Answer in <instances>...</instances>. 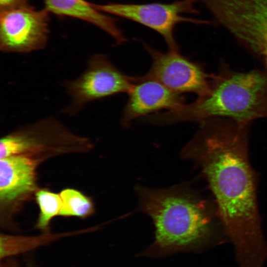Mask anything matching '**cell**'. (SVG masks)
I'll use <instances>...</instances> for the list:
<instances>
[{
	"mask_svg": "<svg viewBox=\"0 0 267 267\" xmlns=\"http://www.w3.org/2000/svg\"><path fill=\"white\" fill-rule=\"evenodd\" d=\"M200 124L182 156L194 162L206 179L239 267H263L267 244L248 156L250 124L216 118Z\"/></svg>",
	"mask_w": 267,
	"mask_h": 267,
	"instance_id": "obj_1",
	"label": "cell"
},
{
	"mask_svg": "<svg viewBox=\"0 0 267 267\" xmlns=\"http://www.w3.org/2000/svg\"><path fill=\"white\" fill-rule=\"evenodd\" d=\"M136 191L139 210L154 222L159 247L218 244L226 237L215 204L185 186L138 187Z\"/></svg>",
	"mask_w": 267,
	"mask_h": 267,
	"instance_id": "obj_2",
	"label": "cell"
},
{
	"mask_svg": "<svg viewBox=\"0 0 267 267\" xmlns=\"http://www.w3.org/2000/svg\"><path fill=\"white\" fill-rule=\"evenodd\" d=\"M215 118L249 124L267 118V69L239 72L223 65L211 75L207 93L193 102L153 114L150 121L164 126L183 122L200 124Z\"/></svg>",
	"mask_w": 267,
	"mask_h": 267,
	"instance_id": "obj_3",
	"label": "cell"
},
{
	"mask_svg": "<svg viewBox=\"0 0 267 267\" xmlns=\"http://www.w3.org/2000/svg\"><path fill=\"white\" fill-rule=\"evenodd\" d=\"M92 147L90 140L71 131L51 116L21 126L1 137L0 159L22 155L40 163L45 158Z\"/></svg>",
	"mask_w": 267,
	"mask_h": 267,
	"instance_id": "obj_4",
	"label": "cell"
},
{
	"mask_svg": "<svg viewBox=\"0 0 267 267\" xmlns=\"http://www.w3.org/2000/svg\"><path fill=\"white\" fill-rule=\"evenodd\" d=\"M135 77L123 74L106 55L95 54L88 59L83 73L67 81L64 87L69 102L62 112L71 116L78 113L89 103L120 93H128Z\"/></svg>",
	"mask_w": 267,
	"mask_h": 267,
	"instance_id": "obj_5",
	"label": "cell"
},
{
	"mask_svg": "<svg viewBox=\"0 0 267 267\" xmlns=\"http://www.w3.org/2000/svg\"><path fill=\"white\" fill-rule=\"evenodd\" d=\"M196 0H180L172 3H124L111 2L94 4L101 12L125 18L156 32L165 40L169 50L179 51L175 38L176 26L181 22L195 24L206 21L183 16L184 14L197 13L194 7Z\"/></svg>",
	"mask_w": 267,
	"mask_h": 267,
	"instance_id": "obj_6",
	"label": "cell"
},
{
	"mask_svg": "<svg viewBox=\"0 0 267 267\" xmlns=\"http://www.w3.org/2000/svg\"><path fill=\"white\" fill-rule=\"evenodd\" d=\"M49 13L29 3L0 9V50L25 53L43 49L48 39Z\"/></svg>",
	"mask_w": 267,
	"mask_h": 267,
	"instance_id": "obj_7",
	"label": "cell"
},
{
	"mask_svg": "<svg viewBox=\"0 0 267 267\" xmlns=\"http://www.w3.org/2000/svg\"><path fill=\"white\" fill-rule=\"evenodd\" d=\"M143 45L152 59L146 76L154 79L171 90L179 93L193 92L198 96L210 89L211 75L179 51L162 52L146 43Z\"/></svg>",
	"mask_w": 267,
	"mask_h": 267,
	"instance_id": "obj_8",
	"label": "cell"
},
{
	"mask_svg": "<svg viewBox=\"0 0 267 267\" xmlns=\"http://www.w3.org/2000/svg\"><path fill=\"white\" fill-rule=\"evenodd\" d=\"M40 162L22 155L0 160V206L6 214L29 199L37 189L36 170Z\"/></svg>",
	"mask_w": 267,
	"mask_h": 267,
	"instance_id": "obj_9",
	"label": "cell"
},
{
	"mask_svg": "<svg viewBox=\"0 0 267 267\" xmlns=\"http://www.w3.org/2000/svg\"><path fill=\"white\" fill-rule=\"evenodd\" d=\"M129 98L123 111L121 124L129 127L135 119L162 109L173 110L184 103L181 94L169 89L146 75L135 78L128 93Z\"/></svg>",
	"mask_w": 267,
	"mask_h": 267,
	"instance_id": "obj_10",
	"label": "cell"
},
{
	"mask_svg": "<svg viewBox=\"0 0 267 267\" xmlns=\"http://www.w3.org/2000/svg\"><path fill=\"white\" fill-rule=\"evenodd\" d=\"M49 13L59 16L77 18L100 28L110 36L118 44L127 41L123 32L113 17L97 9L86 0H43Z\"/></svg>",
	"mask_w": 267,
	"mask_h": 267,
	"instance_id": "obj_11",
	"label": "cell"
},
{
	"mask_svg": "<svg viewBox=\"0 0 267 267\" xmlns=\"http://www.w3.org/2000/svg\"><path fill=\"white\" fill-rule=\"evenodd\" d=\"M64 235H65V233L49 234L47 233L36 236H14L1 234L0 260L5 259L33 250L46 245Z\"/></svg>",
	"mask_w": 267,
	"mask_h": 267,
	"instance_id": "obj_12",
	"label": "cell"
},
{
	"mask_svg": "<svg viewBox=\"0 0 267 267\" xmlns=\"http://www.w3.org/2000/svg\"><path fill=\"white\" fill-rule=\"evenodd\" d=\"M62 206L59 216L87 218L94 212V205L91 199L81 191L66 188L59 193Z\"/></svg>",
	"mask_w": 267,
	"mask_h": 267,
	"instance_id": "obj_13",
	"label": "cell"
},
{
	"mask_svg": "<svg viewBox=\"0 0 267 267\" xmlns=\"http://www.w3.org/2000/svg\"><path fill=\"white\" fill-rule=\"evenodd\" d=\"M35 198L40 210L35 227L47 232L51 220L59 215L62 206L60 195L47 189H40L35 192Z\"/></svg>",
	"mask_w": 267,
	"mask_h": 267,
	"instance_id": "obj_14",
	"label": "cell"
},
{
	"mask_svg": "<svg viewBox=\"0 0 267 267\" xmlns=\"http://www.w3.org/2000/svg\"><path fill=\"white\" fill-rule=\"evenodd\" d=\"M27 3V0H0V8L4 9Z\"/></svg>",
	"mask_w": 267,
	"mask_h": 267,
	"instance_id": "obj_15",
	"label": "cell"
},
{
	"mask_svg": "<svg viewBox=\"0 0 267 267\" xmlns=\"http://www.w3.org/2000/svg\"><path fill=\"white\" fill-rule=\"evenodd\" d=\"M0 267H20L17 262L12 259L3 262V264H1Z\"/></svg>",
	"mask_w": 267,
	"mask_h": 267,
	"instance_id": "obj_16",
	"label": "cell"
}]
</instances>
